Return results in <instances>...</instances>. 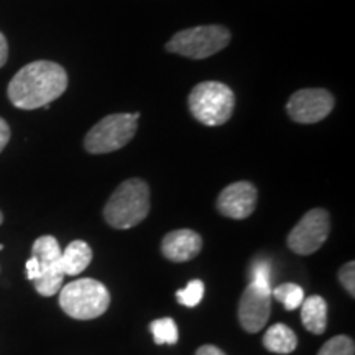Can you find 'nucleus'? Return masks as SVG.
Returning a JSON list of instances; mask_svg holds the SVG:
<instances>
[{
    "instance_id": "obj_23",
    "label": "nucleus",
    "mask_w": 355,
    "mask_h": 355,
    "mask_svg": "<svg viewBox=\"0 0 355 355\" xmlns=\"http://www.w3.org/2000/svg\"><path fill=\"white\" fill-rule=\"evenodd\" d=\"M40 273H42V268H40L38 260L35 257H30L28 261H26V278L33 282L40 277Z\"/></svg>"
},
{
    "instance_id": "obj_10",
    "label": "nucleus",
    "mask_w": 355,
    "mask_h": 355,
    "mask_svg": "<svg viewBox=\"0 0 355 355\" xmlns=\"http://www.w3.org/2000/svg\"><path fill=\"white\" fill-rule=\"evenodd\" d=\"M257 188L248 181H237L222 189L217 198V209L230 219H247L257 206Z\"/></svg>"
},
{
    "instance_id": "obj_3",
    "label": "nucleus",
    "mask_w": 355,
    "mask_h": 355,
    "mask_svg": "<svg viewBox=\"0 0 355 355\" xmlns=\"http://www.w3.org/2000/svg\"><path fill=\"white\" fill-rule=\"evenodd\" d=\"M109 290L92 278H79L60 290L61 309L73 319L89 321L109 309Z\"/></svg>"
},
{
    "instance_id": "obj_15",
    "label": "nucleus",
    "mask_w": 355,
    "mask_h": 355,
    "mask_svg": "<svg viewBox=\"0 0 355 355\" xmlns=\"http://www.w3.org/2000/svg\"><path fill=\"white\" fill-rule=\"evenodd\" d=\"M263 345L273 354H291L298 345V337L285 324H275L265 332Z\"/></svg>"
},
{
    "instance_id": "obj_8",
    "label": "nucleus",
    "mask_w": 355,
    "mask_h": 355,
    "mask_svg": "<svg viewBox=\"0 0 355 355\" xmlns=\"http://www.w3.org/2000/svg\"><path fill=\"white\" fill-rule=\"evenodd\" d=\"M334 96L326 89H300L290 97L286 110L298 123H316L334 109Z\"/></svg>"
},
{
    "instance_id": "obj_5",
    "label": "nucleus",
    "mask_w": 355,
    "mask_h": 355,
    "mask_svg": "<svg viewBox=\"0 0 355 355\" xmlns=\"http://www.w3.org/2000/svg\"><path fill=\"white\" fill-rule=\"evenodd\" d=\"M229 43L230 32L225 26L201 25L173 35V38L166 43V51L191 60H204L224 50Z\"/></svg>"
},
{
    "instance_id": "obj_19",
    "label": "nucleus",
    "mask_w": 355,
    "mask_h": 355,
    "mask_svg": "<svg viewBox=\"0 0 355 355\" xmlns=\"http://www.w3.org/2000/svg\"><path fill=\"white\" fill-rule=\"evenodd\" d=\"M318 355H355V344L347 336H336L322 345Z\"/></svg>"
},
{
    "instance_id": "obj_21",
    "label": "nucleus",
    "mask_w": 355,
    "mask_h": 355,
    "mask_svg": "<svg viewBox=\"0 0 355 355\" xmlns=\"http://www.w3.org/2000/svg\"><path fill=\"white\" fill-rule=\"evenodd\" d=\"M250 283L272 290V265L266 260H255L250 266Z\"/></svg>"
},
{
    "instance_id": "obj_7",
    "label": "nucleus",
    "mask_w": 355,
    "mask_h": 355,
    "mask_svg": "<svg viewBox=\"0 0 355 355\" xmlns=\"http://www.w3.org/2000/svg\"><path fill=\"white\" fill-rule=\"evenodd\" d=\"M331 230V217L326 209H311L301 217L288 235V247L298 255H311L322 247Z\"/></svg>"
},
{
    "instance_id": "obj_6",
    "label": "nucleus",
    "mask_w": 355,
    "mask_h": 355,
    "mask_svg": "<svg viewBox=\"0 0 355 355\" xmlns=\"http://www.w3.org/2000/svg\"><path fill=\"white\" fill-rule=\"evenodd\" d=\"M140 114H110L96 123L84 139V148L92 155L117 152L133 139Z\"/></svg>"
},
{
    "instance_id": "obj_20",
    "label": "nucleus",
    "mask_w": 355,
    "mask_h": 355,
    "mask_svg": "<svg viewBox=\"0 0 355 355\" xmlns=\"http://www.w3.org/2000/svg\"><path fill=\"white\" fill-rule=\"evenodd\" d=\"M204 296V283L201 279H193L186 285L183 290L176 293V298L183 306H188V308H194L201 303Z\"/></svg>"
},
{
    "instance_id": "obj_13",
    "label": "nucleus",
    "mask_w": 355,
    "mask_h": 355,
    "mask_svg": "<svg viewBox=\"0 0 355 355\" xmlns=\"http://www.w3.org/2000/svg\"><path fill=\"white\" fill-rule=\"evenodd\" d=\"M301 321L313 334H322L327 326V304L321 296H309L301 303Z\"/></svg>"
},
{
    "instance_id": "obj_14",
    "label": "nucleus",
    "mask_w": 355,
    "mask_h": 355,
    "mask_svg": "<svg viewBox=\"0 0 355 355\" xmlns=\"http://www.w3.org/2000/svg\"><path fill=\"white\" fill-rule=\"evenodd\" d=\"M61 254H63V250H61L60 243H58V241L53 235H42V237H38L37 241H35L32 247V257L38 260L42 273L46 272V270H53L61 266Z\"/></svg>"
},
{
    "instance_id": "obj_16",
    "label": "nucleus",
    "mask_w": 355,
    "mask_h": 355,
    "mask_svg": "<svg viewBox=\"0 0 355 355\" xmlns=\"http://www.w3.org/2000/svg\"><path fill=\"white\" fill-rule=\"evenodd\" d=\"M63 279H64L63 270H61V266H58V268L43 272L37 279H33V285H35V290H37L42 296H53L61 290V286H63Z\"/></svg>"
},
{
    "instance_id": "obj_9",
    "label": "nucleus",
    "mask_w": 355,
    "mask_h": 355,
    "mask_svg": "<svg viewBox=\"0 0 355 355\" xmlns=\"http://www.w3.org/2000/svg\"><path fill=\"white\" fill-rule=\"evenodd\" d=\"M272 311V290L250 283L239 303V321L247 332L263 329Z\"/></svg>"
},
{
    "instance_id": "obj_11",
    "label": "nucleus",
    "mask_w": 355,
    "mask_h": 355,
    "mask_svg": "<svg viewBox=\"0 0 355 355\" xmlns=\"http://www.w3.org/2000/svg\"><path fill=\"white\" fill-rule=\"evenodd\" d=\"M202 248L201 235L194 230L180 229L166 234L162 242V254L165 259L175 263L193 260Z\"/></svg>"
},
{
    "instance_id": "obj_17",
    "label": "nucleus",
    "mask_w": 355,
    "mask_h": 355,
    "mask_svg": "<svg viewBox=\"0 0 355 355\" xmlns=\"http://www.w3.org/2000/svg\"><path fill=\"white\" fill-rule=\"evenodd\" d=\"M150 331H152L155 344H176L180 339V332H178L176 322L171 318L157 319L150 324Z\"/></svg>"
},
{
    "instance_id": "obj_24",
    "label": "nucleus",
    "mask_w": 355,
    "mask_h": 355,
    "mask_svg": "<svg viewBox=\"0 0 355 355\" xmlns=\"http://www.w3.org/2000/svg\"><path fill=\"white\" fill-rule=\"evenodd\" d=\"M8 140H10V127H8V123L0 117V153H2V150L7 146Z\"/></svg>"
},
{
    "instance_id": "obj_22",
    "label": "nucleus",
    "mask_w": 355,
    "mask_h": 355,
    "mask_svg": "<svg viewBox=\"0 0 355 355\" xmlns=\"http://www.w3.org/2000/svg\"><path fill=\"white\" fill-rule=\"evenodd\" d=\"M339 282L340 285L344 286V290L354 298L355 296V263L354 261H347V263L339 270Z\"/></svg>"
},
{
    "instance_id": "obj_27",
    "label": "nucleus",
    "mask_w": 355,
    "mask_h": 355,
    "mask_svg": "<svg viewBox=\"0 0 355 355\" xmlns=\"http://www.w3.org/2000/svg\"><path fill=\"white\" fill-rule=\"evenodd\" d=\"M3 222V216H2V212H0V224H2Z\"/></svg>"
},
{
    "instance_id": "obj_25",
    "label": "nucleus",
    "mask_w": 355,
    "mask_h": 355,
    "mask_svg": "<svg viewBox=\"0 0 355 355\" xmlns=\"http://www.w3.org/2000/svg\"><path fill=\"white\" fill-rule=\"evenodd\" d=\"M7 58H8V43H7V38L3 37V33L0 32V68L7 63Z\"/></svg>"
},
{
    "instance_id": "obj_12",
    "label": "nucleus",
    "mask_w": 355,
    "mask_h": 355,
    "mask_svg": "<svg viewBox=\"0 0 355 355\" xmlns=\"http://www.w3.org/2000/svg\"><path fill=\"white\" fill-rule=\"evenodd\" d=\"M92 261V250L87 242L84 241H73L68 247L64 248L61 254V270H63L64 277H76L87 268L89 263Z\"/></svg>"
},
{
    "instance_id": "obj_18",
    "label": "nucleus",
    "mask_w": 355,
    "mask_h": 355,
    "mask_svg": "<svg viewBox=\"0 0 355 355\" xmlns=\"http://www.w3.org/2000/svg\"><path fill=\"white\" fill-rule=\"evenodd\" d=\"M272 295L285 306L286 311H295L304 301L303 288L295 285V283H283V285L275 288Z\"/></svg>"
},
{
    "instance_id": "obj_26",
    "label": "nucleus",
    "mask_w": 355,
    "mask_h": 355,
    "mask_svg": "<svg viewBox=\"0 0 355 355\" xmlns=\"http://www.w3.org/2000/svg\"><path fill=\"white\" fill-rule=\"evenodd\" d=\"M196 355H227L224 352V350H220L219 347H216V345H202V347L198 349Z\"/></svg>"
},
{
    "instance_id": "obj_1",
    "label": "nucleus",
    "mask_w": 355,
    "mask_h": 355,
    "mask_svg": "<svg viewBox=\"0 0 355 355\" xmlns=\"http://www.w3.org/2000/svg\"><path fill=\"white\" fill-rule=\"evenodd\" d=\"M68 87V74L53 61H33L21 68L8 83V99L17 109L33 110L51 104Z\"/></svg>"
},
{
    "instance_id": "obj_2",
    "label": "nucleus",
    "mask_w": 355,
    "mask_h": 355,
    "mask_svg": "<svg viewBox=\"0 0 355 355\" xmlns=\"http://www.w3.org/2000/svg\"><path fill=\"white\" fill-rule=\"evenodd\" d=\"M150 212V189L144 180H127L114 191L104 207V217L114 229H130Z\"/></svg>"
},
{
    "instance_id": "obj_4",
    "label": "nucleus",
    "mask_w": 355,
    "mask_h": 355,
    "mask_svg": "<svg viewBox=\"0 0 355 355\" xmlns=\"http://www.w3.org/2000/svg\"><path fill=\"white\" fill-rule=\"evenodd\" d=\"M188 104L191 114L198 122L207 127H217L232 117L235 97L225 84L204 81L189 92Z\"/></svg>"
}]
</instances>
